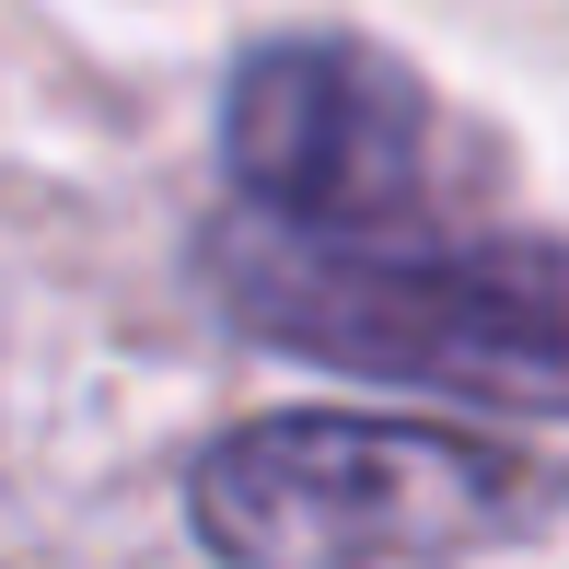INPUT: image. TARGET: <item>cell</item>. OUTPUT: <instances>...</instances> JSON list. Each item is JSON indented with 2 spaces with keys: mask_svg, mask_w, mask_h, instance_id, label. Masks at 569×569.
<instances>
[{
  "mask_svg": "<svg viewBox=\"0 0 569 569\" xmlns=\"http://www.w3.org/2000/svg\"><path fill=\"white\" fill-rule=\"evenodd\" d=\"M198 268H210V302L268 349L453 407L569 419V244H523V232L315 244L232 210L198 244Z\"/></svg>",
  "mask_w": 569,
  "mask_h": 569,
  "instance_id": "1",
  "label": "cell"
},
{
  "mask_svg": "<svg viewBox=\"0 0 569 569\" xmlns=\"http://www.w3.org/2000/svg\"><path fill=\"white\" fill-rule=\"evenodd\" d=\"M535 511V465L442 419L279 407L187 465V523L221 569H407Z\"/></svg>",
  "mask_w": 569,
  "mask_h": 569,
  "instance_id": "2",
  "label": "cell"
},
{
  "mask_svg": "<svg viewBox=\"0 0 569 569\" xmlns=\"http://www.w3.org/2000/svg\"><path fill=\"white\" fill-rule=\"evenodd\" d=\"M221 163L244 221L315 244H396L442 210V106L360 36H268L221 93Z\"/></svg>",
  "mask_w": 569,
  "mask_h": 569,
  "instance_id": "3",
  "label": "cell"
}]
</instances>
